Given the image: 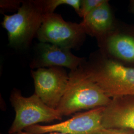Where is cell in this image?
Listing matches in <instances>:
<instances>
[{
	"instance_id": "cell-7",
	"label": "cell",
	"mask_w": 134,
	"mask_h": 134,
	"mask_svg": "<svg viewBox=\"0 0 134 134\" xmlns=\"http://www.w3.org/2000/svg\"><path fill=\"white\" fill-rule=\"evenodd\" d=\"M35 93L44 103L57 109L69 81V76L63 68L50 67L31 71Z\"/></svg>"
},
{
	"instance_id": "cell-2",
	"label": "cell",
	"mask_w": 134,
	"mask_h": 134,
	"mask_svg": "<svg viewBox=\"0 0 134 134\" xmlns=\"http://www.w3.org/2000/svg\"><path fill=\"white\" fill-rule=\"evenodd\" d=\"M83 70L87 77L111 98L134 96V68L104 59Z\"/></svg>"
},
{
	"instance_id": "cell-5",
	"label": "cell",
	"mask_w": 134,
	"mask_h": 134,
	"mask_svg": "<svg viewBox=\"0 0 134 134\" xmlns=\"http://www.w3.org/2000/svg\"><path fill=\"white\" fill-rule=\"evenodd\" d=\"M85 34L81 23L66 21L54 13L44 15L36 36L40 42L71 49L81 43Z\"/></svg>"
},
{
	"instance_id": "cell-4",
	"label": "cell",
	"mask_w": 134,
	"mask_h": 134,
	"mask_svg": "<svg viewBox=\"0 0 134 134\" xmlns=\"http://www.w3.org/2000/svg\"><path fill=\"white\" fill-rule=\"evenodd\" d=\"M10 99L15 116L9 134L19 133L40 123L62 119L63 116L57 109L47 105L35 93L29 97H24L19 90L14 89Z\"/></svg>"
},
{
	"instance_id": "cell-10",
	"label": "cell",
	"mask_w": 134,
	"mask_h": 134,
	"mask_svg": "<svg viewBox=\"0 0 134 134\" xmlns=\"http://www.w3.org/2000/svg\"><path fill=\"white\" fill-rule=\"evenodd\" d=\"M113 17L108 1L91 11L81 23L86 34L100 36L108 33L113 26Z\"/></svg>"
},
{
	"instance_id": "cell-15",
	"label": "cell",
	"mask_w": 134,
	"mask_h": 134,
	"mask_svg": "<svg viewBox=\"0 0 134 134\" xmlns=\"http://www.w3.org/2000/svg\"><path fill=\"white\" fill-rule=\"evenodd\" d=\"M102 134H134L133 131L126 129L114 128L104 129Z\"/></svg>"
},
{
	"instance_id": "cell-13",
	"label": "cell",
	"mask_w": 134,
	"mask_h": 134,
	"mask_svg": "<svg viewBox=\"0 0 134 134\" xmlns=\"http://www.w3.org/2000/svg\"><path fill=\"white\" fill-rule=\"evenodd\" d=\"M105 0H82L80 16L84 19L96 8L102 4Z\"/></svg>"
},
{
	"instance_id": "cell-17",
	"label": "cell",
	"mask_w": 134,
	"mask_h": 134,
	"mask_svg": "<svg viewBox=\"0 0 134 134\" xmlns=\"http://www.w3.org/2000/svg\"><path fill=\"white\" fill-rule=\"evenodd\" d=\"M133 12H134V6L133 7Z\"/></svg>"
},
{
	"instance_id": "cell-9",
	"label": "cell",
	"mask_w": 134,
	"mask_h": 134,
	"mask_svg": "<svg viewBox=\"0 0 134 134\" xmlns=\"http://www.w3.org/2000/svg\"><path fill=\"white\" fill-rule=\"evenodd\" d=\"M102 124L105 129L122 128L134 132V96L112 98L104 107Z\"/></svg>"
},
{
	"instance_id": "cell-12",
	"label": "cell",
	"mask_w": 134,
	"mask_h": 134,
	"mask_svg": "<svg viewBox=\"0 0 134 134\" xmlns=\"http://www.w3.org/2000/svg\"><path fill=\"white\" fill-rule=\"evenodd\" d=\"M81 0H46L42 1L43 9L46 14L54 13L58 6L67 5L72 7L80 16L81 13Z\"/></svg>"
},
{
	"instance_id": "cell-1",
	"label": "cell",
	"mask_w": 134,
	"mask_h": 134,
	"mask_svg": "<svg viewBox=\"0 0 134 134\" xmlns=\"http://www.w3.org/2000/svg\"><path fill=\"white\" fill-rule=\"evenodd\" d=\"M67 89L57 109L62 116H69L82 110L105 107L112 98L88 78L80 67L69 74Z\"/></svg>"
},
{
	"instance_id": "cell-14",
	"label": "cell",
	"mask_w": 134,
	"mask_h": 134,
	"mask_svg": "<svg viewBox=\"0 0 134 134\" xmlns=\"http://www.w3.org/2000/svg\"><path fill=\"white\" fill-rule=\"evenodd\" d=\"M23 3L19 1H1V8L3 9L6 10H19L20 4Z\"/></svg>"
},
{
	"instance_id": "cell-16",
	"label": "cell",
	"mask_w": 134,
	"mask_h": 134,
	"mask_svg": "<svg viewBox=\"0 0 134 134\" xmlns=\"http://www.w3.org/2000/svg\"><path fill=\"white\" fill-rule=\"evenodd\" d=\"M14 134H31V133H29L28 132H24V131H22V132H20L19 133H15ZM48 134H64V133H59V132H53V133H49Z\"/></svg>"
},
{
	"instance_id": "cell-6",
	"label": "cell",
	"mask_w": 134,
	"mask_h": 134,
	"mask_svg": "<svg viewBox=\"0 0 134 134\" xmlns=\"http://www.w3.org/2000/svg\"><path fill=\"white\" fill-rule=\"evenodd\" d=\"M101 107L77 113L72 118L54 124L35 125L25 131L33 134L59 132L66 134H102L104 128L102 124L103 110Z\"/></svg>"
},
{
	"instance_id": "cell-11",
	"label": "cell",
	"mask_w": 134,
	"mask_h": 134,
	"mask_svg": "<svg viewBox=\"0 0 134 134\" xmlns=\"http://www.w3.org/2000/svg\"><path fill=\"white\" fill-rule=\"evenodd\" d=\"M107 47L111 54L121 60L134 62V37L114 34L107 40Z\"/></svg>"
},
{
	"instance_id": "cell-3",
	"label": "cell",
	"mask_w": 134,
	"mask_h": 134,
	"mask_svg": "<svg viewBox=\"0 0 134 134\" xmlns=\"http://www.w3.org/2000/svg\"><path fill=\"white\" fill-rule=\"evenodd\" d=\"M45 14L42 1H28L23 2L17 13L5 15L2 24L8 32L10 46H28L37 35Z\"/></svg>"
},
{
	"instance_id": "cell-8",
	"label": "cell",
	"mask_w": 134,
	"mask_h": 134,
	"mask_svg": "<svg viewBox=\"0 0 134 134\" xmlns=\"http://www.w3.org/2000/svg\"><path fill=\"white\" fill-rule=\"evenodd\" d=\"M83 58L74 55L71 49L56 45L40 42L36 57L31 64L32 68L61 67L75 71L84 63Z\"/></svg>"
}]
</instances>
